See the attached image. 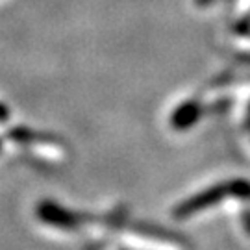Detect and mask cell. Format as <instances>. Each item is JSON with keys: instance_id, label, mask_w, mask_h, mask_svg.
I'll return each instance as SVG.
<instances>
[{"instance_id": "3", "label": "cell", "mask_w": 250, "mask_h": 250, "mask_svg": "<svg viewBox=\"0 0 250 250\" xmlns=\"http://www.w3.org/2000/svg\"><path fill=\"white\" fill-rule=\"evenodd\" d=\"M245 226L249 228V232H250V211H247V213H245Z\"/></svg>"}, {"instance_id": "2", "label": "cell", "mask_w": 250, "mask_h": 250, "mask_svg": "<svg viewBox=\"0 0 250 250\" xmlns=\"http://www.w3.org/2000/svg\"><path fill=\"white\" fill-rule=\"evenodd\" d=\"M4 119H8V109H4L0 106V121H4Z\"/></svg>"}, {"instance_id": "1", "label": "cell", "mask_w": 250, "mask_h": 250, "mask_svg": "<svg viewBox=\"0 0 250 250\" xmlns=\"http://www.w3.org/2000/svg\"><path fill=\"white\" fill-rule=\"evenodd\" d=\"M228 197H237V198H245L249 200L250 198V184L245 182V180H232V182H224V184H219L215 188H209L208 191L200 193V195H195L189 200L182 202V204L174 209V215L184 219V217H189V215H195L198 211H204L211 206H217L221 200Z\"/></svg>"}]
</instances>
